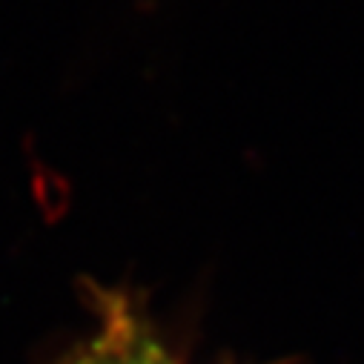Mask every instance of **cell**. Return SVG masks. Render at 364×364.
I'll use <instances>...</instances> for the list:
<instances>
[{
	"label": "cell",
	"mask_w": 364,
	"mask_h": 364,
	"mask_svg": "<svg viewBox=\"0 0 364 364\" xmlns=\"http://www.w3.org/2000/svg\"><path fill=\"white\" fill-rule=\"evenodd\" d=\"M55 364H181L141 313L118 293H104L98 324Z\"/></svg>",
	"instance_id": "1"
}]
</instances>
